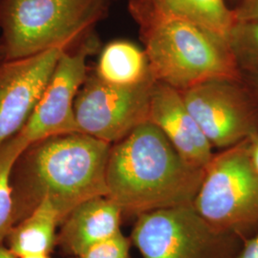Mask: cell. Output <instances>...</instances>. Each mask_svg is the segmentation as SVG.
I'll return each instance as SVG.
<instances>
[{
  "instance_id": "9a60e30c",
  "label": "cell",
  "mask_w": 258,
  "mask_h": 258,
  "mask_svg": "<svg viewBox=\"0 0 258 258\" xmlns=\"http://www.w3.org/2000/svg\"><path fill=\"white\" fill-rule=\"evenodd\" d=\"M188 19L229 42L236 23L234 12L227 0H137Z\"/></svg>"
},
{
  "instance_id": "44dd1931",
  "label": "cell",
  "mask_w": 258,
  "mask_h": 258,
  "mask_svg": "<svg viewBox=\"0 0 258 258\" xmlns=\"http://www.w3.org/2000/svg\"><path fill=\"white\" fill-rule=\"evenodd\" d=\"M249 159L254 170L258 173V133L248 141Z\"/></svg>"
},
{
  "instance_id": "5bb4252c",
  "label": "cell",
  "mask_w": 258,
  "mask_h": 258,
  "mask_svg": "<svg viewBox=\"0 0 258 258\" xmlns=\"http://www.w3.org/2000/svg\"><path fill=\"white\" fill-rule=\"evenodd\" d=\"M61 218L53 204L44 199L10 232L8 249L17 258L33 253H50L56 246V229Z\"/></svg>"
},
{
  "instance_id": "cb8c5ba5",
  "label": "cell",
  "mask_w": 258,
  "mask_h": 258,
  "mask_svg": "<svg viewBox=\"0 0 258 258\" xmlns=\"http://www.w3.org/2000/svg\"><path fill=\"white\" fill-rule=\"evenodd\" d=\"M19 258H50V256L48 253H33V254L23 255Z\"/></svg>"
},
{
  "instance_id": "7402d4cb",
  "label": "cell",
  "mask_w": 258,
  "mask_h": 258,
  "mask_svg": "<svg viewBox=\"0 0 258 258\" xmlns=\"http://www.w3.org/2000/svg\"><path fill=\"white\" fill-rule=\"evenodd\" d=\"M248 76L249 87H247L245 84L244 85L246 86L247 90L249 91L258 108V72H249Z\"/></svg>"
},
{
  "instance_id": "2e32d148",
  "label": "cell",
  "mask_w": 258,
  "mask_h": 258,
  "mask_svg": "<svg viewBox=\"0 0 258 258\" xmlns=\"http://www.w3.org/2000/svg\"><path fill=\"white\" fill-rule=\"evenodd\" d=\"M29 147L19 135L0 147V244L16 226L12 173L19 156Z\"/></svg>"
},
{
  "instance_id": "277c9868",
  "label": "cell",
  "mask_w": 258,
  "mask_h": 258,
  "mask_svg": "<svg viewBox=\"0 0 258 258\" xmlns=\"http://www.w3.org/2000/svg\"><path fill=\"white\" fill-rule=\"evenodd\" d=\"M111 0H3L0 40L5 59L70 50L93 33Z\"/></svg>"
},
{
  "instance_id": "484cf974",
  "label": "cell",
  "mask_w": 258,
  "mask_h": 258,
  "mask_svg": "<svg viewBox=\"0 0 258 258\" xmlns=\"http://www.w3.org/2000/svg\"><path fill=\"white\" fill-rule=\"evenodd\" d=\"M2 3H3V0H0V10H1V6H2Z\"/></svg>"
},
{
  "instance_id": "7c38bea8",
  "label": "cell",
  "mask_w": 258,
  "mask_h": 258,
  "mask_svg": "<svg viewBox=\"0 0 258 258\" xmlns=\"http://www.w3.org/2000/svg\"><path fill=\"white\" fill-rule=\"evenodd\" d=\"M122 211L107 196L77 206L60 225L56 246L74 258L93 246L119 234Z\"/></svg>"
},
{
  "instance_id": "4316f807",
  "label": "cell",
  "mask_w": 258,
  "mask_h": 258,
  "mask_svg": "<svg viewBox=\"0 0 258 258\" xmlns=\"http://www.w3.org/2000/svg\"><path fill=\"white\" fill-rule=\"evenodd\" d=\"M233 1H238L239 2L240 0H233Z\"/></svg>"
},
{
  "instance_id": "5b68a950",
  "label": "cell",
  "mask_w": 258,
  "mask_h": 258,
  "mask_svg": "<svg viewBox=\"0 0 258 258\" xmlns=\"http://www.w3.org/2000/svg\"><path fill=\"white\" fill-rule=\"evenodd\" d=\"M248 141L213 156L192 204L215 230L243 241L258 232V173Z\"/></svg>"
},
{
  "instance_id": "4fadbf2b",
  "label": "cell",
  "mask_w": 258,
  "mask_h": 258,
  "mask_svg": "<svg viewBox=\"0 0 258 258\" xmlns=\"http://www.w3.org/2000/svg\"><path fill=\"white\" fill-rule=\"evenodd\" d=\"M93 72L104 83L124 87L154 80L144 48L126 39H115L102 47Z\"/></svg>"
},
{
  "instance_id": "ffe728a7",
  "label": "cell",
  "mask_w": 258,
  "mask_h": 258,
  "mask_svg": "<svg viewBox=\"0 0 258 258\" xmlns=\"http://www.w3.org/2000/svg\"><path fill=\"white\" fill-rule=\"evenodd\" d=\"M237 258H258V232L245 240Z\"/></svg>"
},
{
  "instance_id": "3957f363",
  "label": "cell",
  "mask_w": 258,
  "mask_h": 258,
  "mask_svg": "<svg viewBox=\"0 0 258 258\" xmlns=\"http://www.w3.org/2000/svg\"><path fill=\"white\" fill-rule=\"evenodd\" d=\"M151 75L180 92L213 80L242 81L229 42L188 19L128 0Z\"/></svg>"
},
{
  "instance_id": "52a82bcc",
  "label": "cell",
  "mask_w": 258,
  "mask_h": 258,
  "mask_svg": "<svg viewBox=\"0 0 258 258\" xmlns=\"http://www.w3.org/2000/svg\"><path fill=\"white\" fill-rule=\"evenodd\" d=\"M155 80L136 86L104 83L88 73L75 102V115L81 133L114 145L148 120Z\"/></svg>"
},
{
  "instance_id": "d6986e66",
  "label": "cell",
  "mask_w": 258,
  "mask_h": 258,
  "mask_svg": "<svg viewBox=\"0 0 258 258\" xmlns=\"http://www.w3.org/2000/svg\"><path fill=\"white\" fill-rule=\"evenodd\" d=\"M232 9L236 22L258 20V0H240Z\"/></svg>"
},
{
  "instance_id": "8fae6325",
  "label": "cell",
  "mask_w": 258,
  "mask_h": 258,
  "mask_svg": "<svg viewBox=\"0 0 258 258\" xmlns=\"http://www.w3.org/2000/svg\"><path fill=\"white\" fill-rule=\"evenodd\" d=\"M148 121L164 133L189 164L206 168L211 163L213 148L189 113L180 91L156 82L149 103Z\"/></svg>"
},
{
  "instance_id": "30bf717a",
  "label": "cell",
  "mask_w": 258,
  "mask_h": 258,
  "mask_svg": "<svg viewBox=\"0 0 258 258\" xmlns=\"http://www.w3.org/2000/svg\"><path fill=\"white\" fill-rule=\"evenodd\" d=\"M64 50L0 63V147L26 125Z\"/></svg>"
},
{
  "instance_id": "ba28073f",
  "label": "cell",
  "mask_w": 258,
  "mask_h": 258,
  "mask_svg": "<svg viewBox=\"0 0 258 258\" xmlns=\"http://www.w3.org/2000/svg\"><path fill=\"white\" fill-rule=\"evenodd\" d=\"M181 93L212 148L224 150L257 134V106L243 81L213 80Z\"/></svg>"
},
{
  "instance_id": "d4e9b609",
  "label": "cell",
  "mask_w": 258,
  "mask_h": 258,
  "mask_svg": "<svg viewBox=\"0 0 258 258\" xmlns=\"http://www.w3.org/2000/svg\"><path fill=\"white\" fill-rule=\"evenodd\" d=\"M3 60H5V51H4L3 44H2V42H1V40H0V63H1Z\"/></svg>"
},
{
  "instance_id": "e0dca14e",
  "label": "cell",
  "mask_w": 258,
  "mask_h": 258,
  "mask_svg": "<svg viewBox=\"0 0 258 258\" xmlns=\"http://www.w3.org/2000/svg\"><path fill=\"white\" fill-rule=\"evenodd\" d=\"M229 44L242 73L258 72V20L236 22L230 34Z\"/></svg>"
},
{
  "instance_id": "ac0fdd59",
  "label": "cell",
  "mask_w": 258,
  "mask_h": 258,
  "mask_svg": "<svg viewBox=\"0 0 258 258\" xmlns=\"http://www.w3.org/2000/svg\"><path fill=\"white\" fill-rule=\"evenodd\" d=\"M130 243L131 241L120 232L74 258H130Z\"/></svg>"
},
{
  "instance_id": "9c48e42d",
  "label": "cell",
  "mask_w": 258,
  "mask_h": 258,
  "mask_svg": "<svg viewBox=\"0 0 258 258\" xmlns=\"http://www.w3.org/2000/svg\"><path fill=\"white\" fill-rule=\"evenodd\" d=\"M100 47L99 38L92 33L79 45L62 52L35 110L19 134L29 146L50 137L80 132L75 102L89 73L87 59L99 52Z\"/></svg>"
},
{
  "instance_id": "6da1fadb",
  "label": "cell",
  "mask_w": 258,
  "mask_h": 258,
  "mask_svg": "<svg viewBox=\"0 0 258 258\" xmlns=\"http://www.w3.org/2000/svg\"><path fill=\"white\" fill-rule=\"evenodd\" d=\"M111 147L81 132L30 145L12 173L16 225L44 199L53 204L63 221L80 204L107 196Z\"/></svg>"
},
{
  "instance_id": "7a4b0ae2",
  "label": "cell",
  "mask_w": 258,
  "mask_h": 258,
  "mask_svg": "<svg viewBox=\"0 0 258 258\" xmlns=\"http://www.w3.org/2000/svg\"><path fill=\"white\" fill-rule=\"evenodd\" d=\"M205 168L189 164L164 133L145 121L112 145L107 197L123 214L140 215L194 204Z\"/></svg>"
},
{
  "instance_id": "603a6c76",
  "label": "cell",
  "mask_w": 258,
  "mask_h": 258,
  "mask_svg": "<svg viewBox=\"0 0 258 258\" xmlns=\"http://www.w3.org/2000/svg\"><path fill=\"white\" fill-rule=\"evenodd\" d=\"M0 258H17L7 247H4L2 244H0Z\"/></svg>"
},
{
  "instance_id": "8992f818",
  "label": "cell",
  "mask_w": 258,
  "mask_h": 258,
  "mask_svg": "<svg viewBox=\"0 0 258 258\" xmlns=\"http://www.w3.org/2000/svg\"><path fill=\"white\" fill-rule=\"evenodd\" d=\"M130 241L143 258H237L244 244L215 230L192 204L140 215Z\"/></svg>"
}]
</instances>
